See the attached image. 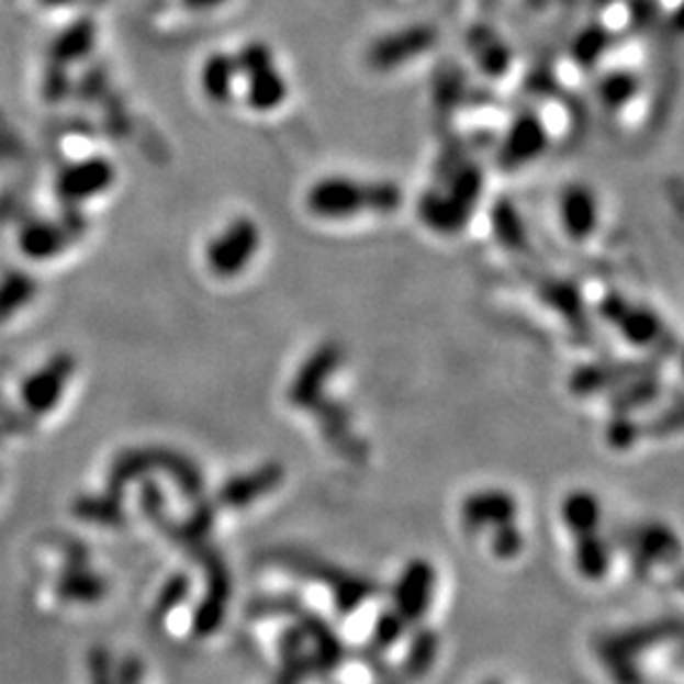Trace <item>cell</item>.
Returning <instances> with one entry per match:
<instances>
[{"instance_id": "cell-22", "label": "cell", "mask_w": 684, "mask_h": 684, "mask_svg": "<svg viewBox=\"0 0 684 684\" xmlns=\"http://www.w3.org/2000/svg\"><path fill=\"white\" fill-rule=\"evenodd\" d=\"M237 63L233 56H224V54H213L200 71V85L204 89V93L220 102V100H228L233 96L235 82H237Z\"/></svg>"}, {"instance_id": "cell-5", "label": "cell", "mask_w": 684, "mask_h": 684, "mask_svg": "<svg viewBox=\"0 0 684 684\" xmlns=\"http://www.w3.org/2000/svg\"><path fill=\"white\" fill-rule=\"evenodd\" d=\"M259 244V226L250 217H235L209 242L206 263L213 276L235 278L253 261Z\"/></svg>"}, {"instance_id": "cell-15", "label": "cell", "mask_w": 684, "mask_h": 684, "mask_svg": "<svg viewBox=\"0 0 684 684\" xmlns=\"http://www.w3.org/2000/svg\"><path fill=\"white\" fill-rule=\"evenodd\" d=\"M461 516L468 531H481L487 527L494 529L498 525L514 523L516 501L503 490H483L463 501Z\"/></svg>"}, {"instance_id": "cell-3", "label": "cell", "mask_w": 684, "mask_h": 684, "mask_svg": "<svg viewBox=\"0 0 684 684\" xmlns=\"http://www.w3.org/2000/svg\"><path fill=\"white\" fill-rule=\"evenodd\" d=\"M237 63V78L244 80V98L253 111L270 113L280 109L289 98V80L282 74L272 49L261 43H248Z\"/></svg>"}, {"instance_id": "cell-6", "label": "cell", "mask_w": 684, "mask_h": 684, "mask_svg": "<svg viewBox=\"0 0 684 684\" xmlns=\"http://www.w3.org/2000/svg\"><path fill=\"white\" fill-rule=\"evenodd\" d=\"M479 195L481 176L476 169H468L457 176L448 191L430 193L424 200V217L433 228L452 233L466 224L470 211H474Z\"/></svg>"}, {"instance_id": "cell-30", "label": "cell", "mask_w": 684, "mask_h": 684, "mask_svg": "<svg viewBox=\"0 0 684 684\" xmlns=\"http://www.w3.org/2000/svg\"><path fill=\"white\" fill-rule=\"evenodd\" d=\"M540 295L550 302L557 311H561L565 317H570L574 322L583 319L581 293H576L574 287H570L565 282H552V284H545V289H540Z\"/></svg>"}, {"instance_id": "cell-32", "label": "cell", "mask_w": 684, "mask_h": 684, "mask_svg": "<svg viewBox=\"0 0 684 684\" xmlns=\"http://www.w3.org/2000/svg\"><path fill=\"white\" fill-rule=\"evenodd\" d=\"M407 625L401 620V616L394 609H388L379 616L377 625H374V633H372V651L381 653L383 649L392 647L403 633H405Z\"/></svg>"}, {"instance_id": "cell-29", "label": "cell", "mask_w": 684, "mask_h": 684, "mask_svg": "<svg viewBox=\"0 0 684 684\" xmlns=\"http://www.w3.org/2000/svg\"><path fill=\"white\" fill-rule=\"evenodd\" d=\"M191 594V579L187 574H173L165 585L162 590L158 592V598H156V605H154V612H152V618L156 623L165 620L171 612H176Z\"/></svg>"}, {"instance_id": "cell-40", "label": "cell", "mask_w": 684, "mask_h": 684, "mask_svg": "<svg viewBox=\"0 0 684 684\" xmlns=\"http://www.w3.org/2000/svg\"><path fill=\"white\" fill-rule=\"evenodd\" d=\"M485 684H501V682H496V680H492V682H485Z\"/></svg>"}, {"instance_id": "cell-11", "label": "cell", "mask_w": 684, "mask_h": 684, "mask_svg": "<svg viewBox=\"0 0 684 684\" xmlns=\"http://www.w3.org/2000/svg\"><path fill=\"white\" fill-rule=\"evenodd\" d=\"M620 542L633 552L636 570H649L653 563L677 557V538L662 525H640L638 529L620 531Z\"/></svg>"}, {"instance_id": "cell-19", "label": "cell", "mask_w": 684, "mask_h": 684, "mask_svg": "<svg viewBox=\"0 0 684 684\" xmlns=\"http://www.w3.org/2000/svg\"><path fill=\"white\" fill-rule=\"evenodd\" d=\"M71 512L76 518L102 527H124L126 525V509L124 496H115L111 492L104 494H82L71 503Z\"/></svg>"}, {"instance_id": "cell-9", "label": "cell", "mask_w": 684, "mask_h": 684, "mask_svg": "<svg viewBox=\"0 0 684 684\" xmlns=\"http://www.w3.org/2000/svg\"><path fill=\"white\" fill-rule=\"evenodd\" d=\"M669 636V623H658V625H644L636 631H627L620 636H612L601 642V655L614 677L620 684H640V673L629 669V658L644 649L651 647Z\"/></svg>"}, {"instance_id": "cell-23", "label": "cell", "mask_w": 684, "mask_h": 684, "mask_svg": "<svg viewBox=\"0 0 684 684\" xmlns=\"http://www.w3.org/2000/svg\"><path fill=\"white\" fill-rule=\"evenodd\" d=\"M36 280L23 270L8 272L0 280V324L12 319L23 306H27L36 298Z\"/></svg>"}, {"instance_id": "cell-4", "label": "cell", "mask_w": 684, "mask_h": 684, "mask_svg": "<svg viewBox=\"0 0 684 684\" xmlns=\"http://www.w3.org/2000/svg\"><path fill=\"white\" fill-rule=\"evenodd\" d=\"M189 554L202 565L204 576H206V592L193 612L191 627L195 636L206 638V636H213L224 623L226 607L231 601V574H228L226 561L209 540L198 545L195 550H191Z\"/></svg>"}, {"instance_id": "cell-39", "label": "cell", "mask_w": 684, "mask_h": 684, "mask_svg": "<svg viewBox=\"0 0 684 684\" xmlns=\"http://www.w3.org/2000/svg\"><path fill=\"white\" fill-rule=\"evenodd\" d=\"M10 415H12V413H10V410H5V419H10ZM16 417H19V415H14L12 419H16ZM8 430H12V433H16L19 428H16V424L12 422V424H8Z\"/></svg>"}, {"instance_id": "cell-1", "label": "cell", "mask_w": 684, "mask_h": 684, "mask_svg": "<svg viewBox=\"0 0 684 684\" xmlns=\"http://www.w3.org/2000/svg\"><path fill=\"white\" fill-rule=\"evenodd\" d=\"M403 204V189L390 180H359L328 176L306 193V209L322 220H352L359 215H390Z\"/></svg>"}, {"instance_id": "cell-13", "label": "cell", "mask_w": 684, "mask_h": 684, "mask_svg": "<svg viewBox=\"0 0 684 684\" xmlns=\"http://www.w3.org/2000/svg\"><path fill=\"white\" fill-rule=\"evenodd\" d=\"M341 361V350L335 344L322 346L300 370L298 379L291 385L289 399L298 407H313L324 390V381L337 370Z\"/></svg>"}, {"instance_id": "cell-38", "label": "cell", "mask_w": 684, "mask_h": 684, "mask_svg": "<svg viewBox=\"0 0 684 684\" xmlns=\"http://www.w3.org/2000/svg\"><path fill=\"white\" fill-rule=\"evenodd\" d=\"M91 563V550L87 542L71 540L65 547V565H89Z\"/></svg>"}, {"instance_id": "cell-7", "label": "cell", "mask_w": 684, "mask_h": 684, "mask_svg": "<svg viewBox=\"0 0 684 684\" xmlns=\"http://www.w3.org/2000/svg\"><path fill=\"white\" fill-rule=\"evenodd\" d=\"M76 372V359L71 352H56L49 361L30 374L21 385L23 407L34 417L49 415L60 403L67 383Z\"/></svg>"}, {"instance_id": "cell-21", "label": "cell", "mask_w": 684, "mask_h": 684, "mask_svg": "<svg viewBox=\"0 0 684 684\" xmlns=\"http://www.w3.org/2000/svg\"><path fill=\"white\" fill-rule=\"evenodd\" d=\"M213 523H215V505L213 503H198V507L193 509V514L187 520L169 523V518H167L160 525V529H165L169 534V538H173L180 547H184L187 552H191L193 547L209 540Z\"/></svg>"}, {"instance_id": "cell-27", "label": "cell", "mask_w": 684, "mask_h": 684, "mask_svg": "<svg viewBox=\"0 0 684 684\" xmlns=\"http://www.w3.org/2000/svg\"><path fill=\"white\" fill-rule=\"evenodd\" d=\"M437 651H439V636L430 629H419L415 640L410 642L405 655V671L415 677L428 673V669L437 658Z\"/></svg>"}, {"instance_id": "cell-12", "label": "cell", "mask_w": 684, "mask_h": 684, "mask_svg": "<svg viewBox=\"0 0 684 684\" xmlns=\"http://www.w3.org/2000/svg\"><path fill=\"white\" fill-rule=\"evenodd\" d=\"M284 479V470L278 463H266L248 474H239L228 479L217 492V505L235 509L246 507L259 496L276 490Z\"/></svg>"}, {"instance_id": "cell-20", "label": "cell", "mask_w": 684, "mask_h": 684, "mask_svg": "<svg viewBox=\"0 0 684 684\" xmlns=\"http://www.w3.org/2000/svg\"><path fill=\"white\" fill-rule=\"evenodd\" d=\"M113 180V171L102 160L82 162L69 169L60 180V193L74 200H87L102 193Z\"/></svg>"}, {"instance_id": "cell-17", "label": "cell", "mask_w": 684, "mask_h": 684, "mask_svg": "<svg viewBox=\"0 0 684 684\" xmlns=\"http://www.w3.org/2000/svg\"><path fill=\"white\" fill-rule=\"evenodd\" d=\"M109 594V581L91 565H65L56 581V596L71 605H96Z\"/></svg>"}, {"instance_id": "cell-26", "label": "cell", "mask_w": 684, "mask_h": 684, "mask_svg": "<svg viewBox=\"0 0 684 684\" xmlns=\"http://www.w3.org/2000/svg\"><path fill=\"white\" fill-rule=\"evenodd\" d=\"M658 394H660L658 372L642 374V377H636V379H631L618 388V392L612 396V407L616 410L618 415H629L633 407H640V405L653 401Z\"/></svg>"}, {"instance_id": "cell-8", "label": "cell", "mask_w": 684, "mask_h": 684, "mask_svg": "<svg viewBox=\"0 0 684 684\" xmlns=\"http://www.w3.org/2000/svg\"><path fill=\"white\" fill-rule=\"evenodd\" d=\"M601 313L625 335V339L636 346H653L669 339V330H664V324L651 309L631 304L618 293L605 295L601 302Z\"/></svg>"}, {"instance_id": "cell-33", "label": "cell", "mask_w": 684, "mask_h": 684, "mask_svg": "<svg viewBox=\"0 0 684 684\" xmlns=\"http://www.w3.org/2000/svg\"><path fill=\"white\" fill-rule=\"evenodd\" d=\"M113 658L111 651L102 644H96L87 653V669H89V684H115L113 673Z\"/></svg>"}, {"instance_id": "cell-24", "label": "cell", "mask_w": 684, "mask_h": 684, "mask_svg": "<svg viewBox=\"0 0 684 684\" xmlns=\"http://www.w3.org/2000/svg\"><path fill=\"white\" fill-rule=\"evenodd\" d=\"M612 561L609 545L605 538L598 536V531H590L579 536L576 545V565L585 579L598 581L607 574Z\"/></svg>"}, {"instance_id": "cell-16", "label": "cell", "mask_w": 684, "mask_h": 684, "mask_svg": "<svg viewBox=\"0 0 684 684\" xmlns=\"http://www.w3.org/2000/svg\"><path fill=\"white\" fill-rule=\"evenodd\" d=\"M653 372H658V366L653 361H623V363H609V366H590L572 374L570 388L576 394H594L605 388H620L636 377L653 374Z\"/></svg>"}, {"instance_id": "cell-36", "label": "cell", "mask_w": 684, "mask_h": 684, "mask_svg": "<svg viewBox=\"0 0 684 684\" xmlns=\"http://www.w3.org/2000/svg\"><path fill=\"white\" fill-rule=\"evenodd\" d=\"M636 78L629 74H612L603 82V100L607 106H623L629 98H633L636 91Z\"/></svg>"}, {"instance_id": "cell-37", "label": "cell", "mask_w": 684, "mask_h": 684, "mask_svg": "<svg viewBox=\"0 0 684 684\" xmlns=\"http://www.w3.org/2000/svg\"><path fill=\"white\" fill-rule=\"evenodd\" d=\"M113 673H115V684H141L145 677V664L141 658L124 655L120 662H115Z\"/></svg>"}, {"instance_id": "cell-2", "label": "cell", "mask_w": 684, "mask_h": 684, "mask_svg": "<svg viewBox=\"0 0 684 684\" xmlns=\"http://www.w3.org/2000/svg\"><path fill=\"white\" fill-rule=\"evenodd\" d=\"M156 472H165L169 479H173L180 494L189 501H198L204 494V476L200 466L187 455L165 446L126 448L117 452L109 466L106 492L124 496L131 483L149 479Z\"/></svg>"}, {"instance_id": "cell-28", "label": "cell", "mask_w": 684, "mask_h": 684, "mask_svg": "<svg viewBox=\"0 0 684 684\" xmlns=\"http://www.w3.org/2000/svg\"><path fill=\"white\" fill-rule=\"evenodd\" d=\"M65 237L54 226H30L21 237V248L27 257L45 259L54 257L65 246Z\"/></svg>"}, {"instance_id": "cell-35", "label": "cell", "mask_w": 684, "mask_h": 684, "mask_svg": "<svg viewBox=\"0 0 684 684\" xmlns=\"http://www.w3.org/2000/svg\"><path fill=\"white\" fill-rule=\"evenodd\" d=\"M642 437V428L638 422L629 419L627 415H618L607 428V444L616 450L631 448Z\"/></svg>"}, {"instance_id": "cell-31", "label": "cell", "mask_w": 684, "mask_h": 684, "mask_svg": "<svg viewBox=\"0 0 684 684\" xmlns=\"http://www.w3.org/2000/svg\"><path fill=\"white\" fill-rule=\"evenodd\" d=\"M138 505L145 518L156 523L158 527L167 520V496L154 479H143L141 483V494H138Z\"/></svg>"}, {"instance_id": "cell-25", "label": "cell", "mask_w": 684, "mask_h": 684, "mask_svg": "<svg viewBox=\"0 0 684 684\" xmlns=\"http://www.w3.org/2000/svg\"><path fill=\"white\" fill-rule=\"evenodd\" d=\"M563 518L568 523V527L576 534H590V531H598V523H601V503L594 494L581 490L574 492L565 498L563 503Z\"/></svg>"}, {"instance_id": "cell-14", "label": "cell", "mask_w": 684, "mask_h": 684, "mask_svg": "<svg viewBox=\"0 0 684 684\" xmlns=\"http://www.w3.org/2000/svg\"><path fill=\"white\" fill-rule=\"evenodd\" d=\"M559 217L570 237L587 239L601 220L598 195L585 184L568 187L559 202Z\"/></svg>"}, {"instance_id": "cell-18", "label": "cell", "mask_w": 684, "mask_h": 684, "mask_svg": "<svg viewBox=\"0 0 684 684\" xmlns=\"http://www.w3.org/2000/svg\"><path fill=\"white\" fill-rule=\"evenodd\" d=\"M545 145H547V131L542 122L536 115L525 113L514 120V124L509 126L505 135L503 160L507 165H523V162L527 165L545 152Z\"/></svg>"}, {"instance_id": "cell-34", "label": "cell", "mask_w": 684, "mask_h": 684, "mask_svg": "<svg viewBox=\"0 0 684 684\" xmlns=\"http://www.w3.org/2000/svg\"><path fill=\"white\" fill-rule=\"evenodd\" d=\"M523 550V534L516 529L514 523H505L494 527L492 536V552L498 559H514Z\"/></svg>"}, {"instance_id": "cell-10", "label": "cell", "mask_w": 684, "mask_h": 684, "mask_svg": "<svg viewBox=\"0 0 684 684\" xmlns=\"http://www.w3.org/2000/svg\"><path fill=\"white\" fill-rule=\"evenodd\" d=\"M435 568L428 561H413L394 587V605L392 609L401 616V620L410 627L417 625L433 601L435 590Z\"/></svg>"}]
</instances>
